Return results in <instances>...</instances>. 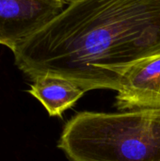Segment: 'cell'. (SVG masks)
Listing matches in <instances>:
<instances>
[{"instance_id":"cell-1","label":"cell","mask_w":160,"mask_h":161,"mask_svg":"<svg viewBox=\"0 0 160 161\" xmlns=\"http://www.w3.org/2000/svg\"><path fill=\"white\" fill-rule=\"evenodd\" d=\"M11 51L30 79L52 75L87 92L118 91L127 67L160 55V0H71Z\"/></svg>"},{"instance_id":"cell-2","label":"cell","mask_w":160,"mask_h":161,"mask_svg":"<svg viewBox=\"0 0 160 161\" xmlns=\"http://www.w3.org/2000/svg\"><path fill=\"white\" fill-rule=\"evenodd\" d=\"M58 146L69 161H160V108L79 112Z\"/></svg>"},{"instance_id":"cell-3","label":"cell","mask_w":160,"mask_h":161,"mask_svg":"<svg viewBox=\"0 0 160 161\" xmlns=\"http://www.w3.org/2000/svg\"><path fill=\"white\" fill-rule=\"evenodd\" d=\"M67 4V0H0V44L12 50Z\"/></svg>"},{"instance_id":"cell-4","label":"cell","mask_w":160,"mask_h":161,"mask_svg":"<svg viewBox=\"0 0 160 161\" xmlns=\"http://www.w3.org/2000/svg\"><path fill=\"white\" fill-rule=\"evenodd\" d=\"M117 92L116 107L121 111L160 108V55L127 67Z\"/></svg>"},{"instance_id":"cell-5","label":"cell","mask_w":160,"mask_h":161,"mask_svg":"<svg viewBox=\"0 0 160 161\" xmlns=\"http://www.w3.org/2000/svg\"><path fill=\"white\" fill-rule=\"evenodd\" d=\"M28 92L35 97L52 117H61L87 91L67 78L43 75L32 79Z\"/></svg>"},{"instance_id":"cell-6","label":"cell","mask_w":160,"mask_h":161,"mask_svg":"<svg viewBox=\"0 0 160 161\" xmlns=\"http://www.w3.org/2000/svg\"><path fill=\"white\" fill-rule=\"evenodd\" d=\"M67 1H68V3H69V2H70V1H71V0H67Z\"/></svg>"}]
</instances>
